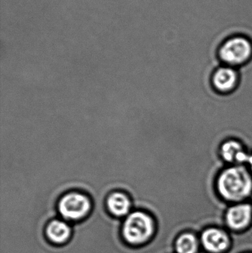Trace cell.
<instances>
[{
  "mask_svg": "<svg viewBox=\"0 0 252 253\" xmlns=\"http://www.w3.org/2000/svg\"><path fill=\"white\" fill-rule=\"evenodd\" d=\"M216 190L221 200L242 203L252 197V174L247 165H227L219 172Z\"/></svg>",
  "mask_w": 252,
  "mask_h": 253,
  "instance_id": "1",
  "label": "cell"
},
{
  "mask_svg": "<svg viewBox=\"0 0 252 253\" xmlns=\"http://www.w3.org/2000/svg\"><path fill=\"white\" fill-rule=\"evenodd\" d=\"M154 232L155 221L146 211H133L123 221V239L131 246L144 245L152 239Z\"/></svg>",
  "mask_w": 252,
  "mask_h": 253,
  "instance_id": "2",
  "label": "cell"
},
{
  "mask_svg": "<svg viewBox=\"0 0 252 253\" xmlns=\"http://www.w3.org/2000/svg\"><path fill=\"white\" fill-rule=\"evenodd\" d=\"M221 65L240 68L252 60V42L247 37L235 36L226 40L217 50Z\"/></svg>",
  "mask_w": 252,
  "mask_h": 253,
  "instance_id": "3",
  "label": "cell"
},
{
  "mask_svg": "<svg viewBox=\"0 0 252 253\" xmlns=\"http://www.w3.org/2000/svg\"><path fill=\"white\" fill-rule=\"evenodd\" d=\"M93 203L90 198L81 192L72 191L63 195L58 202L59 215L67 221H75L84 219L90 215Z\"/></svg>",
  "mask_w": 252,
  "mask_h": 253,
  "instance_id": "4",
  "label": "cell"
},
{
  "mask_svg": "<svg viewBox=\"0 0 252 253\" xmlns=\"http://www.w3.org/2000/svg\"><path fill=\"white\" fill-rule=\"evenodd\" d=\"M240 79L238 68L227 65H219L212 74V86L220 94H230L238 88Z\"/></svg>",
  "mask_w": 252,
  "mask_h": 253,
  "instance_id": "5",
  "label": "cell"
},
{
  "mask_svg": "<svg viewBox=\"0 0 252 253\" xmlns=\"http://www.w3.org/2000/svg\"><path fill=\"white\" fill-rule=\"evenodd\" d=\"M218 154L226 165H245L250 151L241 140L229 138L222 141L219 147Z\"/></svg>",
  "mask_w": 252,
  "mask_h": 253,
  "instance_id": "6",
  "label": "cell"
},
{
  "mask_svg": "<svg viewBox=\"0 0 252 253\" xmlns=\"http://www.w3.org/2000/svg\"><path fill=\"white\" fill-rule=\"evenodd\" d=\"M252 218V205L250 203L234 204L226 212V219L229 227L242 229L247 227Z\"/></svg>",
  "mask_w": 252,
  "mask_h": 253,
  "instance_id": "7",
  "label": "cell"
},
{
  "mask_svg": "<svg viewBox=\"0 0 252 253\" xmlns=\"http://www.w3.org/2000/svg\"><path fill=\"white\" fill-rule=\"evenodd\" d=\"M72 227L69 223L54 218L47 223L45 228L47 239L54 245H62L69 242L72 236Z\"/></svg>",
  "mask_w": 252,
  "mask_h": 253,
  "instance_id": "8",
  "label": "cell"
},
{
  "mask_svg": "<svg viewBox=\"0 0 252 253\" xmlns=\"http://www.w3.org/2000/svg\"><path fill=\"white\" fill-rule=\"evenodd\" d=\"M108 212L115 218H123L130 212L132 202L127 193L121 191L111 193L105 201Z\"/></svg>",
  "mask_w": 252,
  "mask_h": 253,
  "instance_id": "9",
  "label": "cell"
},
{
  "mask_svg": "<svg viewBox=\"0 0 252 253\" xmlns=\"http://www.w3.org/2000/svg\"><path fill=\"white\" fill-rule=\"evenodd\" d=\"M202 242L204 248L213 253L222 252L229 245V239L226 234L216 229H210L204 232Z\"/></svg>",
  "mask_w": 252,
  "mask_h": 253,
  "instance_id": "10",
  "label": "cell"
},
{
  "mask_svg": "<svg viewBox=\"0 0 252 253\" xmlns=\"http://www.w3.org/2000/svg\"><path fill=\"white\" fill-rule=\"evenodd\" d=\"M197 249L198 242L192 235H183L179 237L176 242V250L179 253H195Z\"/></svg>",
  "mask_w": 252,
  "mask_h": 253,
  "instance_id": "11",
  "label": "cell"
},
{
  "mask_svg": "<svg viewBox=\"0 0 252 253\" xmlns=\"http://www.w3.org/2000/svg\"><path fill=\"white\" fill-rule=\"evenodd\" d=\"M245 165H247V168H248V169H250V172L252 174V152H250V154H249L248 158H247Z\"/></svg>",
  "mask_w": 252,
  "mask_h": 253,
  "instance_id": "12",
  "label": "cell"
}]
</instances>
